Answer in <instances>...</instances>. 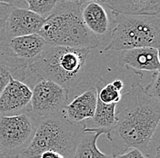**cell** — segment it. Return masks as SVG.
I'll list each match as a JSON object with an SVG mask.
<instances>
[{
    "label": "cell",
    "mask_w": 160,
    "mask_h": 158,
    "mask_svg": "<svg viewBox=\"0 0 160 158\" xmlns=\"http://www.w3.org/2000/svg\"><path fill=\"white\" fill-rule=\"evenodd\" d=\"M160 120V99L149 96L141 85V77L133 80L128 93L116 106V122L107 136L116 156L136 148L149 155V144Z\"/></svg>",
    "instance_id": "cell-1"
},
{
    "label": "cell",
    "mask_w": 160,
    "mask_h": 158,
    "mask_svg": "<svg viewBox=\"0 0 160 158\" xmlns=\"http://www.w3.org/2000/svg\"><path fill=\"white\" fill-rule=\"evenodd\" d=\"M38 35L49 47H68L95 49L99 39L85 25L81 5L62 0L58 7L45 19Z\"/></svg>",
    "instance_id": "cell-2"
},
{
    "label": "cell",
    "mask_w": 160,
    "mask_h": 158,
    "mask_svg": "<svg viewBox=\"0 0 160 158\" xmlns=\"http://www.w3.org/2000/svg\"><path fill=\"white\" fill-rule=\"evenodd\" d=\"M89 49L68 47H48L28 63V68L38 79L51 81L70 90L80 83Z\"/></svg>",
    "instance_id": "cell-3"
},
{
    "label": "cell",
    "mask_w": 160,
    "mask_h": 158,
    "mask_svg": "<svg viewBox=\"0 0 160 158\" xmlns=\"http://www.w3.org/2000/svg\"><path fill=\"white\" fill-rule=\"evenodd\" d=\"M84 126L85 124H71L62 112L44 117L38 123L33 138L20 154L19 158H40L46 151H56L65 158H72Z\"/></svg>",
    "instance_id": "cell-4"
},
{
    "label": "cell",
    "mask_w": 160,
    "mask_h": 158,
    "mask_svg": "<svg viewBox=\"0 0 160 158\" xmlns=\"http://www.w3.org/2000/svg\"><path fill=\"white\" fill-rule=\"evenodd\" d=\"M114 13V12H113ZM160 46V15L114 13V27L104 52L154 47Z\"/></svg>",
    "instance_id": "cell-5"
},
{
    "label": "cell",
    "mask_w": 160,
    "mask_h": 158,
    "mask_svg": "<svg viewBox=\"0 0 160 158\" xmlns=\"http://www.w3.org/2000/svg\"><path fill=\"white\" fill-rule=\"evenodd\" d=\"M34 116L28 111L13 116H0V155L5 158H19L39 123Z\"/></svg>",
    "instance_id": "cell-6"
},
{
    "label": "cell",
    "mask_w": 160,
    "mask_h": 158,
    "mask_svg": "<svg viewBox=\"0 0 160 158\" xmlns=\"http://www.w3.org/2000/svg\"><path fill=\"white\" fill-rule=\"evenodd\" d=\"M69 90L54 82L38 79L32 89L31 112L38 117H48L59 114L68 105Z\"/></svg>",
    "instance_id": "cell-7"
},
{
    "label": "cell",
    "mask_w": 160,
    "mask_h": 158,
    "mask_svg": "<svg viewBox=\"0 0 160 158\" xmlns=\"http://www.w3.org/2000/svg\"><path fill=\"white\" fill-rule=\"evenodd\" d=\"M45 18L28 8L12 7L6 25L8 39L32 34H38Z\"/></svg>",
    "instance_id": "cell-8"
},
{
    "label": "cell",
    "mask_w": 160,
    "mask_h": 158,
    "mask_svg": "<svg viewBox=\"0 0 160 158\" xmlns=\"http://www.w3.org/2000/svg\"><path fill=\"white\" fill-rule=\"evenodd\" d=\"M32 89L25 83L11 77L0 95V115L11 114L26 109L30 105Z\"/></svg>",
    "instance_id": "cell-9"
},
{
    "label": "cell",
    "mask_w": 160,
    "mask_h": 158,
    "mask_svg": "<svg viewBox=\"0 0 160 158\" xmlns=\"http://www.w3.org/2000/svg\"><path fill=\"white\" fill-rule=\"evenodd\" d=\"M118 64L137 71H159V50L154 47H140L120 51Z\"/></svg>",
    "instance_id": "cell-10"
},
{
    "label": "cell",
    "mask_w": 160,
    "mask_h": 158,
    "mask_svg": "<svg viewBox=\"0 0 160 158\" xmlns=\"http://www.w3.org/2000/svg\"><path fill=\"white\" fill-rule=\"evenodd\" d=\"M98 91L95 86L86 90L68 104L62 111L63 116L74 125L84 124L85 121L93 118L97 107Z\"/></svg>",
    "instance_id": "cell-11"
},
{
    "label": "cell",
    "mask_w": 160,
    "mask_h": 158,
    "mask_svg": "<svg viewBox=\"0 0 160 158\" xmlns=\"http://www.w3.org/2000/svg\"><path fill=\"white\" fill-rule=\"evenodd\" d=\"M81 16L87 27L98 38L106 36L110 29V19L108 11L98 1L81 5Z\"/></svg>",
    "instance_id": "cell-12"
},
{
    "label": "cell",
    "mask_w": 160,
    "mask_h": 158,
    "mask_svg": "<svg viewBox=\"0 0 160 158\" xmlns=\"http://www.w3.org/2000/svg\"><path fill=\"white\" fill-rule=\"evenodd\" d=\"M49 47L38 34L18 37L8 40V47L20 59L29 63Z\"/></svg>",
    "instance_id": "cell-13"
},
{
    "label": "cell",
    "mask_w": 160,
    "mask_h": 158,
    "mask_svg": "<svg viewBox=\"0 0 160 158\" xmlns=\"http://www.w3.org/2000/svg\"><path fill=\"white\" fill-rule=\"evenodd\" d=\"M114 13L126 15H158L160 0H102Z\"/></svg>",
    "instance_id": "cell-14"
},
{
    "label": "cell",
    "mask_w": 160,
    "mask_h": 158,
    "mask_svg": "<svg viewBox=\"0 0 160 158\" xmlns=\"http://www.w3.org/2000/svg\"><path fill=\"white\" fill-rule=\"evenodd\" d=\"M100 136L99 132L88 128L85 124L72 158H114L113 156L102 153L98 147L97 142Z\"/></svg>",
    "instance_id": "cell-15"
},
{
    "label": "cell",
    "mask_w": 160,
    "mask_h": 158,
    "mask_svg": "<svg viewBox=\"0 0 160 158\" xmlns=\"http://www.w3.org/2000/svg\"><path fill=\"white\" fill-rule=\"evenodd\" d=\"M116 106L117 104H104L98 98L97 107L92 118L94 126L88 127L99 132L101 135L108 136L116 122Z\"/></svg>",
    "instance_id": "cell-16"
},
{
    "label": "cell",
    "mask_w": 160,
    "mask_h": 158,
    "mask_svg": "<svg viewBox=\"0 0 160 158\" xmlns=\"http://www.w3.org/2000/svg\"><path fill=\"white\" fill-rule=\"evenodd\" d=\"M0 64L8 69L14 79L23 82L27 78L28 62L17 57L8 47V43L0 42Z\"/></svg>",
    "instance_id": "cell-17"
},
{
    "label": "cell",
    "mask_w": 160,
    "mask_h": 158,
    "mask_svg": "<svg viewBox=\"0 0 160 158\" xmlns=\"http://www.w3.org/2000/svg\"><path fill=\"white\" fill-rule=\"evenodd\" d=\"M95 87L98 91V98L104 104H118L121 99V92L115 88L111 83L107 84L104 79L100 78Z\"/></svg>",
    "instance_id": "cell-18"
},
{
    "label": "cell",
    "mask_w": 160,
    "mask_h": 158,
    "mask_svg": "<svg viewBox=\"0 0 160 158\" xmlns=\"http://www.w3.org/2000/svg\"><path fill=\"white\" fill-rule=\"evenodd\" d=\"M61 1L62 0H25V3L28 9L46 19L58 7Z\"/></svg>",
    "instance_id": "cell-19"
},
{
    "label": "cell",
    "mask_w": 160,
    "mask_h": 158,
    "mask_svg": "<svg viewBox=\"0 0 160 158\" xmlns=\"http://www.w3.org/2000/svg\"><path fill=\"white\" fill-rule=\"evenodd\" d=\"M11 8L12 7L8 5L0 3V42L1 43H8V39L6 35V25Z\"/></svg>",
    "instance_id": "cell-20"
},
{
    "label": "cell",
    "mask_w": 160,
    "mask_h": 158,
    "mask_svg": "<svg viewBox=\"0 0 160 158\" xmlns=\"http://www.w3.org/2000/svg\"><path fill=\"white\" fill-rule=\"evenodd\" d=\"M145 91L153 97L159 99L160 97V89H159V71L153 72L152 78L150 83L144 87Z\"/></svg>",
    "instance_id": "cell-21"
},
{
    "label": "cell",
    "mask_w": 160,
    "mask_h": 158,
    "mask_svg": "<svg viewBox=\"0 0 160 158\" xmlns=\"http://www.w3.org/2000/svg\"><path fill=\"white\" fill-rule=\"evenodd\" d=\"M11 77H12L10 75L8 69L5 66L0 64V95L2 94L4 89L6 88V86L9 83Z\"/></svg>",
    "instance_id": "cell-22"
},
{
    "label": "cell",
    "mask_w": 160,
    "mask_h": 158,
    "mask_svg": "<svg viewBox=\"0 0 160 158\" xmlns=\"http://www.w3.org/2000/svg\"><path fill=\"white\" fill-rule=\"evenodd\" d=\"M114 158H151V156L149 155L143 154L138 149L132 148L123 154H120L118 156H114Z\"/></svg>",
    "instance_id": "cell-23"
},
{
    "label": "cell",
    "mask_w": 160,
    "mask_h": 158,
    "mask_svg": "<svg viewBox=\"0 0 160 158\" xmlns=\"http://www.w3.org/2000/svg\"><path fill=\"white\" fill-rule=\"evenodd\" d=\"M1 4L8 5L12 7H18V8H28L25 3V0H0Z\"/></svg>",
    "instance_id": "cell-24"
},
{
    "label": "cell",
    "mask_w": 160,
    "mask_h": 158,
    "mask_svg": "<svg viewBox=\"0 0 160 158\" xmlns=\"http://www.w3.org/2000/svg\"><path fill=\"white\" fill-rule=\"evenodd\" d=\"M40 158H65L60 153L56 152V151H46L44 152Z\"/></svg>",
    "instance_id": "cell-25"
},
{
    "label": "cell",
    "mask_w": 160,
    "mask_h": 158,
    "mask_svg": "<svg viewBox=\"0 0 160 158\" xmlns=\"http://www.w3.org/2000/svg\"><path fill=\"white\" fill-rule=\"evenodd\" d=\"M111 84L113 85V86H114L115 88L117 89L118 91H119V92H121V90L124 88V83H123V81L120 80V79H117V80L113 81Z\"/></svg>",
    "instance_id": "cell-26"
},
{
    "label": "cell",
    "mask_w": 160,
    "mask_h": 158,
    "mask_svg": "<svg viewBox=\"0 0 160 158\" xmlns=\"http://www.w3.org/2000/svg\"><path fill=\"white\" fill-rule=\"evenodd\" d=\"M93 1H98L99 2L100 0H78V4L79 5H84V4H87V3H88V2H93Z\"/></svg>",
    "instance_id": "cell-27"
},
{
    "label": "cell",
    "mask_w": 160,
    "mask_h": 158,
    "mask_svg": "<svg viewBox=\"0 0 160 158\" xmlns=\"http://www.w3.org/2000/svg\"><path fill=\"white\" fill-rule=\"evenodd\" d=\"M155 158H160V153H159V146L157 147V151H156V156Z\"/></svg>",
    "instance_id": "cell-28"
},
{
    "label": "cell",
    "mask_w": 160,
    "mask_h": 158,
    "mask_svg": "<svg viewBox=\"0 0 160 158\" xmlns=\"http://www.w3.org/2000/svg\"><path fill=\"white\" fill-rule=\"evenodd\" d=\"M65 1H67V2H71V3H78V0H65Z\"/></svg>",
    "instance_id": "cell-29"
},
{
    "label": "cell",
    "mask_w": 160,
    "mask_h": 158,
    "mask_svg": "<svg viewBox=\"0 0 160 158\" xmlns=\"http://www.w3.org/2000/svg\"><path fill=\"white\" fill-rule=\"evenodd\" d=\"M0 116H1V115H0Z\"/></svg>",
    "instance_id": "cell-30"
}]
</instances>
